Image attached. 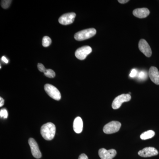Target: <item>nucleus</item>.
Wrapping results in <instances>:
<instances>
[{"label":"nucleus","mask_w":159,"mask_h":159,"mask_svg":"<svg viewBox=\"0 0 159 159\" xmlns=\"http://www.w3.org/2000/svg\"><path fill=\"white\" fill-rule=\"evenodd\" d=\"M56 132V127L52 122H48L42 125L40 129L41 134L43 138L48 141L54 139Z\"/></svg>","instance_id":"f257e3e1"},{"label":"nucleus","mask_w":159,"mask_h":159,"mask_svg":"<svg viewBox=\"0 0 159 159\" xmlns=\"http://www.w3.org/2000/svg\"><path fill=\"white\" fill-rule=\"evenodd\" d=\"M118 2L119 3H121V4H125V3L129 2V0H119Z\"/></svg>","instance_id":"a878e982"},{"label":"nucleus","mask_w":159,"mask_h":159,"mask_svg":"<svg viewBox=\"0 0 159 159\" xmlns=\"http://www.w3.org/2000/svg\"><path fill=\"white\" fill-rule=\"evenodd\" d=\"M96 33L97 31L93 28L86 29L76 33L74 35V38L77 41H83L93 37Z\"/></svg>","instance_id":"f03ea898"},{"label":"nucleus","mask_w":159,"mask_h":159,"mask_svg":"<svg viewBox=\"0 0 159 159\" xmlns=\"http://www.w3.org/2000/svg\"><path fill=\"white\" fill-rule=\"evenodd\" d=\"M158 153V151L156 148L152 147H146L138 152V154L143 157L155 156L157 155Z\"/></svg>","instance_id":"1a4fd4ad"},{"label":"nucleus","mask_w":159,"mask_h":159,"mask_svg":"<svg viewBox=\"0 0 159 159\" xmlns=\"http://www.w3.org/2000/svg\"><path fill=\"white\" fill-rule=\"evenodd\" d=\"M37 67L38 70H39L40 72H43V73L45 72L46 70H47V69L45 68V67L44 66H43V65L41 63H38Z\"/></svg>","instance_id":"412c9836"},{"label":"nucleus","mask_w":159,"mask_h":159,"mask_svg":"<svg viewBox=\"0 0 159 159\" xmlns=\"http://www.w3.org/2000/svg\"><path fill=\"white\" fill-rule=\"evenodd\" d=\"M139 48L140 51L146 57H150L151 56L152 54L151 49L148 45V43L144 39L140 40L139 42Z\"/></svg>","instance_id":"9d476101"},{"label":"nucleus","mask_w":159,"mask_h":159,"mask_svg":"<svg viewBox=\"0 0 159 159\" xmlns=\"http://www.w3.org/2000/svg\"><path fill=\"white\" fill-rule=\"evenodd\" d=\"M92 51V48L88 46H83L77 49L75 53V56L80 60L85 59Z\"/></svg>","instance_id":"423d86ee"},{"label":"nucleus","mask_w":159,"mask_h":159,"mask_svg":"<svg viewBox=\"0 0 159 159\" xmlns=\"http://www.w3.org/2000/svg\"><path fill=\"white\" fill-rule=\"evenodd\" d=\"M137 74V70L135 69H133L132 71H131L130 74H129V76L131 77H134L136 76Z\"/></svg>","instance_id":"4be33fe9"},{"label":"nucleus","mask_w":159,"mask_h":159,"mask_svg":"<svg viewBox=\"0 0 159 159\" xmlns=\"http://www.w3.org/2000/svg\"><path fill=\"white\" fill-rule=\"evenodd\" d=\"M147 77H148V76H147V73H146V72H145V71H141V72L139 73V79L143 80L146 79Z\"/></svg>","instance_id":"aec40b11"},{"label":"nucleus","mask_w":159,"mask_h":159,"mask_svg":"<svg viewBox=\"0 0 159 159\" xmlns=\"http://www.w3.org/2000/svg\"><path fill=\"white\" fill-rule=\"evenodd\" d=\"M116 154V151L114 149L107 150L102 148L99 150V155L101 159H112Z\"/></svg>","instance_id":"9b49d317"},{"label":"nucleus","mask_w":159,"mask_h":159,"mask_svg":"<svg viewBox=\"0 0 159 159\" xmlns=\"http://www.w3.org/2000/svg\"><path fill=\"white\" fill-rule=\"evenodd\" d=\"M1 60L3 62L6 63V64L8 63V62H9V60H8L5 56H3V57H2V58H1Z\"/></svg>","instance_id":"b1692460"},{"label":"nucleus","mask_w":159,"mask_h":159,"mask_svg":"<svg viewBox=\"0 0 159 159\" xmlns=\"http://www.w3.org/2000/svg\"><path fill=\"white\" fill-rule=\"evenodd\" d=\"M44 74L46 77L49 78H53L55 77V73L53 70L51 69H47Z\"/></svg>","instance_id":"f3484780"},{"label":"nucleus","mask_w":159,"mask_h":159,"mask_svg":"<svg viewBox=\"0 0 159 159\" xmlns=\"http://www.w3.org/2000/svg\"><path fill=\"white\" fill-rule=\"evenodd\" d=\"M12 1L11 0H3L1 1V6L4 9H7L10 6Z\"/></svg>","instance_id":"a211bd4d"},{"label":"nucleus","mask_w":159,"mask_h":159,"mask_svg":"<svg viewBox=\"0 0 159 159\" xmlns=\"http://www.w3.org/2000/svg\"><path fill=\"white\" fill-rule=\"evenodd\" d=\"M83 122L81 118L77 117L74 119L73 128L75 133L77 134H80L83 130Z\"/></svg>","instance_id":"4468645a"},{"label":"nucleus","mask_w":159,"mask_h":159,"mask_svg":"<svg viewBox=\"0 0 159 159\" xmlns=\"http://www.w3.org/2000/svg\"><path fill=\"white\" fill-rule=\"evenodd\" d=\"M150 11L147 8H140L134 9L133 14L135 17L139 18H144L149 15Z\"/></svg>","instance_id":"ddd939ff"},{"label":"nucleus","mask_w":159,"mask_h":159,"mask_svg":"<svg viewBox=\"0 0 159 159\" xmlns=\"http://www.w3.org/2000/svg\"><path fill=\"white\" fill-rule=\"evenodd\" d=\"M52 43L51 39L48 36H44L42 40V45L45 48L49 47Z\"/></svg>","instance_id":"dca6fc26"},{"label":"nucleus","mask_w":159,"mask_h":159,"mask_svg":"<svg viewBox=\"0 0 159 159\" xmlns=\"http://www.w3.org/2000/svg\"><path fill=\"white\" fill-rule=\"evenodd\" d=\"M148 76L154 83L159 85V72L157 68L151 67L148 72Z\"/></svg>","instance_id":"f8f14e48"},{"label":"nucleus","mask_w":159,"mask_h":159,"mask_svg":"<svg viewBox=\"0 0 159 159\" xmlns=\"http://www.w3.org/2000/svg\"><path fill=\"white\" fill-rule=\"evenodd\" d=\"M155 135V133L154 131L149 130L143 133L140 136V138L143 140H147L153 138Z\"/></svg>","instance_id":"2eb2a0df"},{"label":"nucleus","mask_w":159,"mask_h":159,"mask_svg":"<svg viewBox=\"0 0 159 159\" xmlns=\"http://www.w3.org/2000/svg\"><path fill=\"white\" fill-rule=\"evenodd\" d=\"M78 159H89V158L85 154L83 153L81 154L80 155Z\"/></svg>","instance_id":"5701e85b"},{"label":"nucleus","mask_w":159,"mask_h":159,"mask_svg":"<svg viewBox=\"0 0 159 159\" xmlns=\"http://www.w3.org/2000/svg\"><path fill=\"white\" fill-rule=\"evenodd\" d=\"M131 96L130 94H123L116 97L112 103V107L113 109H118L120 108L122 103L130 101Z\"/></svg>","instance_id":"7ed1b4c3"},{"label":"nucleus","mask_w":159,"mask_h":159,"mask_svg":"<svg viewBox=\"0 0 159 159\" xmlns=\"http://www.w3.org/2000/svg\"><path fill=\"white\" fill-rule=\"evenodd\" d=\"M29 144L31 148L32 156L36 159L40 158L42 154L39 149L38 145L34 139L30 138L29 139Z\"/></svg>","instance_id":"0eeeda50"},{"label":"nucleus","mask_w":159,"mask_h":159,"mask_svg":"<svg viewBox=\"0 0 159 159\" xmlns=\"http://www.w3.org/2000/svg\"><path fill=\"white\" fill-rule=\"evenodd\" d=\"M76 15L74 12H70L62 15L58 19V21L61 25H70L74 22Z\"/></svg>","instance_id":"6e6552de"},{"label":"nucleus","mask_w":159,"mask_h":159,"mask_svg":"<svg viewBox=\"0 0 159 159\" xmlns=\"http://www.w3.org/2000/svg\"><path fill=\"white\" fill-rule=\"evenodd\" d=\"M0 116H1V118H2L4 119H6L8 118V113L6 108H3L1 110Z\"/></svg>","instance_id":"6ab92c4d"},{"label":"nucleus","mask_w":159,"mask_h":159,"mask_svg":"<svg viewBox=\"0 0 159 159\" xmlns=\"http://www.w3.org/2000/svg\"><path fill=\"white\" fill-rule=\"evenodd\" d=\"M121 123L118 121H111L104 125L103 128V132L106 134L115 133L119 131L121 128Z\"/></svg>","instance_id":"20e7f679"},{"label":"nucleus","mask_w":159,"mask_h":159,"mask_svg":"<svg viewBox=\"0 0 159 159\" xmlns=\"http://www.w3.org/2000/svg\"><path fill=\"white\" fill-rule=\"evenodd\" d=\"M44 89L47 93L52 99L57 101L61 99V95L59 91L54 86L47 84L44 86Z\"/></svg>","instance_id":"39448f33"},{"label":"nucleus","mask_w":159,"mask_h":159,"mask_svg":"<svg viewBox=\"0 0 159 159\" xmlns=\"http://www.w3.org/2000/svg\"><path fill=\"white\" fill-rule=\"evenodd\" d=\"M4 102H5L4 99L2 97H0V107H2L3 105H4Z\"/></svg>","instance_id":"393cba45"}]
</instances>
